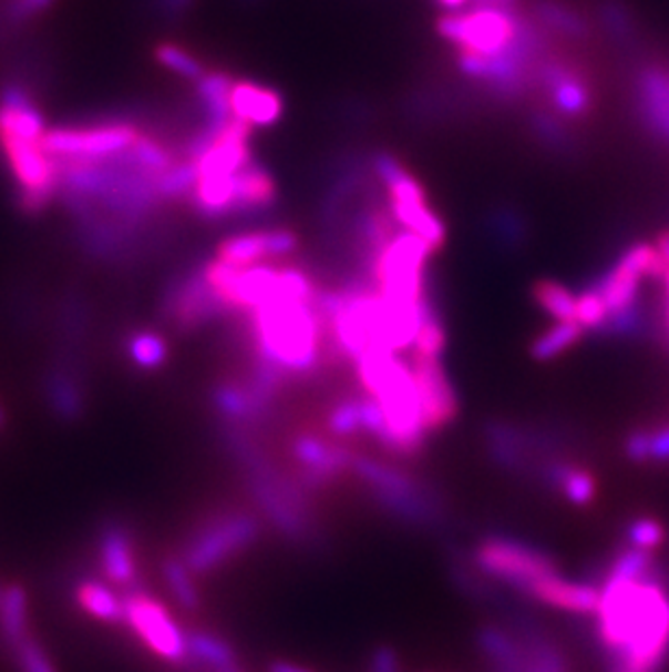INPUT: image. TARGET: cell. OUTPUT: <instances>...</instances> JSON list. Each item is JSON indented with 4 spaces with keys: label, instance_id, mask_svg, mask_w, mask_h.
Instances as JSON below:
<instances>
[{
    "label": "cell",
    "instance_id": "6da1fadb",
    "mask_svg": "<svg viewBox=\"0 0 669 672\" xmlns=\"http://www.w3.org/2000/svg\"><path fill=\"white\" fill-rule=\"evenodd\" d=\"M598 633L614 653V672H657L669 651V594L650 577H607L600 590Z\"/></svg>",
    "mask_w": 669,
    "mask_h": 672
},
{
    "label": "cell",
    "instance_id": "7a4b0ae2",
    "mask_svg": "<svg viewBox=\"0 0 669 672\" xmlns=\"http://www.w3.org/2000/svg\"><path fill=\"white\" fill-rule=\"evenodd\" d=\"M223 442L244 470L248 492L261 516L296 544L316 542L318 525L307 501V490L298 479L285 477L244 427L223 425Z\"/></svg>",
    "mask_w": 669,
    "mask_h": 672
},
{
    "label": "cell",
    "instance_id": "3957f363",
    "mask_svg": "<svg viewBox=\"0 0 669 672\" xmlns=\"http://www.w3.org/2000/svg\"><path fill=\"white\" fill-rule=\"evenodd\" d=\"M313 301H277L255 309V357L275 364L287 377L311 375L322 357L325 327Z\"/></svg>",
    "mask_w": 669,
    "mask_h": 672
},
{
    "label": "cell",
    "instance_id": "277c9868",
    "mask_svg": "<svg viewBox=\"0 0 669 672\" xmlns=\"http://www.w3.org/2000/svg\"><path fill=\"white\" fill-rule=\"evenodd\" d=\"M354 366L363 390L383 409L393 440V452L404 457L420 452L429 431L424 427L411 364L400 359L398 353L372 350Z\"/></svg>",
    "mask_w": 669,
    "mask_h": 672
},
{
    "label": "cell",
    "instance_id": "5b68a950",
    "mask_svg": "<svg viewBox=\"0 0 669 672\" xmlns=\"http://www.w3.org/2000/svg\"><path fill=\"white\" fill-rule=\"evenodd\" d=\"M350 472L363 481L374 503L393 518L413 527H435L444 520L440 495L411 472L357 452Z\"/></svg>",
    "mask_w": 669,
    "mask_h": 672
},
{
    "label": "cell",
    "instance_id": "8992f818",
    "mask_svg": "<svg viewBox=\"0 0 669 672\" xmlns=\"http://www.w3.org/2000/svg\"><path fill=\"white\" fill-rule=\"evenodd\" d=\"M261 538V520L248 511H224L196 527L181 560L198 574H209L248 551Z\"/></svg>",
    "mask_w": 669,
    "mask_h": 672
},
{
    "label": "cell",
    "instance_id": "52a82bcc",
    "mask_svg": "<svg viewBox=\"0 0 669 672\" xmlns=\"http://www.w3.org/2000/svg\"><path fill=\"white\" fill-rule=\"evenodd\" d=\"M435 253L420 235L406 231L390 237L377 253L372 271L377 289L391 301L418 303L424 298V264Z\"/></svg>",
    "mask_w": 669,
    "mask_h": 672
},
{
    "label": "cell",
    "instance_id": "ba28073f",
    "mask_svg": "<svg viewBox=\"0 0 669 672\" xmlns=\"http://www.w3.org/2000/svg\"><path fill=\"white\" fill-rule=\"evenodd\" d=\"M438 31L463 53L483 57L504 55L519 40L515 20L498 7H481L470 13H447L440 18Z\"/></svg>",
    "mask_w": 669,
    "mask_h": 672
},
{
    "label": "cell",
    "instance_id": "9c48e42d",
    "mask_svg": "<svg viewBox=\"0 0 669 672\" xmlns=\"http://www.w3.org/2000/svg\"><path fill=\"white\" fill-rule=\"evenodd\" d=\"M137 135L140 133L135 126L122 122L70 126L47 131L42 138V149L56 164L103 162L128 151Z\"/></svg>",
    "mask_w": 669,
    "mask_h": 672
},
{
    "label": "cell",
    "instance_id": "30bf717a",
    "mask_svg": "<svg viewBox=\"0 0 669 672\" xmlns=\"http://www.w3.org/2000/svg\"><path fill=\"white\" fill-rule=\"evenodd\" d=\"M472 563L487 577L508 583L511 588H517L524 592L526 586H531L537 579L557 574V563L542 553L539 549H533L524 542L511 540V538H487L483 540L474 553Z\"/></svg>",
    "mask_w": 669,
    "mask_h": 672
},
{
    "label": "cell",
    "instance_id": "8fae6325",
    "mask_svg": "<svg viewBox=\"0 0 669 672\" xmlns=\"http://www.w3.org/2000/svg\"><path fill=\"white\" fill-rule=\"evenodd\" d=\"M124 622L140 640L169 664H185V631L157 599L133 590L124 601Z\"/></svg>",
    "mask_w": 669,
    "mask_h": 672
},
{
    "label": "cell",
    "instance_id": "7c38bea8",
    "mask_svg": "<svg viewBox=\"0 0 669 672\" xmlns=\"http://www.w3.org/2000/svg\"><path fill=\"white\" fill-rule=\"evenodd\" d=\"M13 176L22 187V205L42 210L53 201L59 190V166L44 153L42 142L0 138Z\"/></svg>",
    "mask_w": 669,
    "mask_h": 672
},
{
    "label": "cell",
    "instance_id": "4fadbf2b",
    "mask_svg": "<svg viewBox=\"0 0 669 672\" xmlns=\"http://www.w3.org/2000/svg\"><path fill=\"white\" fill-rule=\"evenodd\" d=\"M668 273V259L661 255V251L657 246L635 244L619 257L614 271L600 281L598 292L603 294V298L609 307V314H615V312H621V309L635 305L639 283L644 277L666 279Z\"/></svg>",
    "mask_w": 669,
    "mask_h": 672
},
{
    "label": "cell",
    "instance_id": "5bb4252c",
    "mask_svg": "<svg viewBox=\"0 0 669 672\" xmlns=\"http://www.w3.org/2000/svg\"><path fill=\"white\" fill-rule=\"evenodd\" d=\"M409 364L420 394L424 427L429 434L440 431L450 422H454L459 414V398L447 377L446 368L440 357L424 355H413Z\"/></svg>",
    "mask_w": 669,
    "mask_h": 672
},
{
    "label": "cell",
    "instance_id": "9a60e30c",
    "mask_svg": "<svg viewBox=\"0 0 669 672\" xmlns=\"http://www.w3.org/2000/svg\"><path fill=\"white\" fill-rule=\"evenodd\" d=\"M291 457L298 466V483L309 490H320L350 470L354 452L311 434H302L291 442Z\"/></svg>",
    "mask_w": 669,
    "mask_h": 672
},
{
    "label": "cell",
    "instance_id": "2e32d148",
    "mask_svg": "<svg viewBox=\"0 0 669 672\" xmlns=\"http://www.w3.org/2000/svg\"><path fill=\"white\" fill-rule=\"evenodd\" d=\"M164 309L176 329L189 332L216 320L223 309L228 307L218 298L200 271L187 279L178 281V285L167 294Z\"/></svg>",
    "mask_w": 669,
    "mask_h": 672
},
{
    "label": "cell",
    "instance_id": "e0dca14e",
    "mask_svg": "<svg viewBox=\"0 0 669 672\" xmlns=\"http://www.w3.org/2000/svg\"><path fill=\"white\" fill-rule=\"evenodd\" d=\"M296 248H298L296 233L287 228H268V231H248L226 237L218 246L216 255L228 266L246 268L270 259L287 257Z\"/></svg>",
    "mask_w": 669,
    "mask_h": 672
},
{
    "label": "cell",
    "instance_id": "ac0fdd59",
    "mask_svg": "<svg viewBox=\"0 0 669 672\" xmlns=\"http://www.w3.org/2000/svg\"><path fill=\"white\" fill-rule=\"evenodd\" d=\"M277 396L257 388L255 384H218L212 393V403L216 414L224 420V425L237 427H255L266 422L272 414Z\"/></svg>",
    "mask_w": 669,
    "mask_h": 672
},
{
    "label": "cell",
    "instance_id": "d6986e66",
    "mask_svg": "<svg viewBox=\"0 0 669 672\" xmlns=\"http://www.w3.org/2000/svg\"><path fill=\"white\" fill-rule=\"evenodd\" d=\"M524 594L569 614H596L600 605V590L596 586L567 581L558 574L533 581L524 588Z\"/></svg>",
    "mask_w": 669,
    "mask_h": 672
},
{
    "label": "cell",
    "instance_id": "ffe728a7",
    "mask_svg": "<svg viewBox=\"0 0 669 672\" xmlns=\"http://www.w3.org/2000/svg\"><path fill=\"white\" fill-rule=\"evenodd\" d=\"M99 561L115 586H133L137 577L131 531L122 522H107L99 538Z\"/></svg>",
    "mask_w": 669,
    "mask_h": 672
},
{
    "label": "cell",
    "instance_id": "44dd1931",
    "mask_svg": "<svg viewBox=\"0 0 669 672\" xmlns=\"http://www.w3.org/2000/svg\"><path fill=\"white\" fill-rule=\"evenodd\" d=\"M485 447L496 466L508 472H517L531 464L537 442L513 422L494 420L485 429Z\"/></svg>",
    "mask_w": 669,
    "mask_h": 672
},
{
    "label": "cell",
    "instance_id": "7402d4cb",
    "mask_svg": "<svg viewBox=\"0 0 669 672\" xmlns=\"http://www.w3.org/2000/svg\"><path fill=\"white\" fill-rule=\"evenodd\" d=\"M230 115L250 126H270L282 115V99L275 90L239 81L230 90Z\"/></svg>",
    "mask_w": 669,
    "mask_h": 672
},
{
    "label": "cell",
    "instance_id": "603a6c76",
    "mask_svg": "<svg viewBox=\"0 0 669 672\" xmlns=\"http://www.w3.org/2000/svg\"><path fill=\"white\" fill-rule=\"evenodd\" d=\"M44 394L56 418L74 422L85 414L88 400L81 377L70 366H59L49 373L44 381Z\"/></svg>",
    "mask_w": 669,
    "mask_h": 672
},
{
    "label": "cell",
    "instance_id": "cb8c5ba5",
    "mask_svg": "<svg viewBox=\"0 0 669 672\" xmlns=\"http://www.w3.org/2000/svg\"><path fill=\"white\" fill-rule=\"evenodd\" d=\"M476 644L487 658L492 672H528L519 640L498 624L478 627Z\"/></svg>",
    "mask_w": 669,
    "mask_h": 672
},
{
    "label": "cell",
    "instance_id": "d4e9b609",
    "mask_svg": "<svg viewBox=\"0 0 669 672\" xmlns=\"http://www.w3.org/2000/svg\"><path fill=\"white\" fill-rule=\"evenodd\" d=\"M185 664H196L214 672H239L235 649L212 631H185Z\"/></svg>",
    "mask_w": 669,
    "mask_h": 672
},
{
    "label": "cell",
    "instance_id": "484cf974",
    "mask_svg": "<svg viewBox=\"0 0 669 672\" xmlns=\"http://www.w3.org/2000/svg\"><path fill=\"white\" fill-rule=\"evenodd\" d=\"M548 83L553 88V103L557 105L558 112L569 118H578L589 112L591 108L589 90L574 72L553 70L548 74Z\"/></svg>",
    "mask_w": 669,
    "mask_h": 672
},
{
    "label": "cell",
    "instance_id": "4316f807",
    "mask_svg": "<svg viewBox=\"0 0 669 672\" xmlns=\"http://www.w3.org/2000/svg\"><path fill=\"white\" fill-rule=\"evenodd\" d=\"M79 605L103 622H124V603L99 581H83L76 590Z\"/></svg>",
    "mask_w": 669,
    "mask_h": 672
},
{
    "label": "cell",
    "instance_id": "83f0119b",
    "mask_svg": "<svg viewBox=\"0 0 669 672\" xmlns=\"http://www.w3.org/2000/svg\"><path fill=\"white\" fill-rule=\"evenodd\" d=\"M0 631H2V638L9 649L27 635V594L20 586L2 588Z\"/></svg>",
    "mask_w": 669,
    "mask_h": 672
},
{
    "label": "cell",
    "instance_id": "f1b7e54d",
    "mask_svg": "<svg viewBox=\"0 0 669 672\" xmlns=\"http://www.w3.org/2000/svg\"><path fill=\"white\" fill-rule=\"evenodd\" d=\"M162 570H164L167 590L174 597V601L183 610H189V612L198 610L203 599H200V592L196 588L194 572L185 566V561L181 558H166L162 563Z\"/></svg>",
    "mask_w": 669,
    "mask_h": 672
},
{
    "label": "cell",
    "instance_id": "f546056e",
    "mask_svg": "<svg viewBox=\"0 0 669 672\" xmlns=\"http://www.w3.org/2000/svg\"><path fill=\"white\" fill-rule=\"evenodd\" d=\"M583 336V327L576 320L557 323L553 329L535 337L531 344V357L535 362H553L565 350H569Z\"/></svg>",
    "mask_w": 669,
    "mask_h": 672
},
{
    "label": "cell",
    "instance_id": "4dcf8cb0",
    "mask_svg": "<svg viewBox=\"0 0 669 672\" xmlns=\"http://www.w3.org/2000/svg\"><path fill=\"white\" fill-rule=\"evenodd\" d=\"M533 296L537 305L550 314L557 323L574 320L576 316V296L557 281L542 279L533 285Z\"/></svg>",
    "mask_w": 669,
    "mask_h": 672
},
{
    "label": "cell",
    "instance_id": "1f68e13d",
    "mask_svg": "<svg viewBox=\"0 0 669 672\" xmlns=\"http://www.w3.org/2000/svg\"><path fill=\"white\" fill-rule=\"evenodd\" d=\"M126 355L140 370H157L166 364L167 342L159 334L140 332L128 337Z\"/></svg>",
    "mask_w": 669,
    "mask_h": 672
},
{
    "label": "cell",
    "instance_id": "d6a6232c",
    "mask_svg": "<svg viewBox=\"0 0 669 672\" xmlns=\"http://www.w3.org/2000/svg\"><path fill=\"white\" fill-rule=\"evenodd\" d=\"M327 429L334 438L363 434V398H343L327 416Z\"/></svg>",
    "mask_w": 669,
    "mask_h": 672
},
{
    "label": "cell",
    "instance_id": "836d02e7",
    "mask_svg": "<svg viewBox=\"0 0 669 672\" xmlns=\"http://www.w3.org/2000/svg\"><path fill=\"white\" fill-rule=\"evenodd\" d=\"M155 57L157 61L172 70L174 74L183 77V79H189V81H200L207 70H205V63L196 55H192L187 49L178 47V44H172V42H162L157 49H155Z\"/></svg>",
    "mask_w": 669,
    "mask_h": 672
},
{
    "label": "cell",
    "instance_id": "e575fe53",
    "mask_svg": "<svg viewBox=\"0 0 669 672\" xmlns=\"http://www.w3.org/2000/svg\"><path fill=\"white\" fill-rule=\"evenodd\" d=\"M413 348H415V355H424V357H442V353L446 348V329L429 301L424 307V316H422L418 336L413 342Z\"/></svg>",
    "mask_w": 669,
    "mask_h": 672
},
{
    "label": "cell",
    "instance_id": "d590c367",
    "mask_svg": "<svg viewBox=\"0 0 669 672\" xmlns=\"http://www.w3.org/2000/svg\"><path fill=\"white\" fill-rule=\"evenodd\" d=\"M652 568H655V561H652L650 551L630 547L628 551L617 556V560L614 561V566L609 570V577L611 579H624V581H637V579L650 577Z\"/></svg>",
    "mask_w": 669,
    "mask_h": 672
},
{
    "label": "cell",
    "instance_id": "8d00e7d4",
    "mask_svg": "<svg viewBox=\"0 0 669 672\" xmlns=\"http://www.w3.org/2000/svg\"><path fill=\"white\" fill-rule=\"evenodd\" d=\"M609 318V307L603 298V294L598 292V287L594 289H587L583 292L578 298H576V316L574 320L583 327V329H598L607 323Z\"/></svg>",
    "mask_w": 669,
    "mask_h": 672
},
{
    "label": "cell",
    "instance_id": "74e56055",
    "mask_svg": "<svg viewBox=\"0 0 669 672\" xmlns=\"http://www.w3.org/2000/svg\"><path fill=\"white\" fill-rule=\"evenodd\" d=\"M11 653L20 672H55V666L44 653V649L29 633L11 646Z\"/></svg>",
    "mask_w": 669,
    "mask_h": 672
},
{
    "label": "cell",
    "instance_id": "f35d334b",
    "mask_svg": "<svg viewBox=\"0 0 669 672\" xmlns=\"http://www.w3.org/2000/svg\"><path fill=\"white\" fill-rule=\"evenodd\" d=\"M626 538L630 547L644 549V551H655L666 542V527L657 518H637L628 525Z\"/></svg>",
    "mask_w": 669,
    "mask_h": 672
},
{
    "label": "cell",
    "instance_id": "ab89813d",
    "mask_svg": "<svg viewBox=\"0 0 669 672\" xmlns=\"http://www.w3.org/2000/svg\"><path fill=\"white\" fill-rule=\"evenodd\" d=\"M624 452L635 464L650 461V431L648 429L630 431V436L624 442Z\"/></svg>",
    "mask_w": 669,
    "mask_h": 672
},
{
    "label": "cell",
    "instance_id": "60d3db41",
    "mask_svg": "<svg viewBox=\"0 0 669 672\" xmlns=\"http://www.w3.org/2000/svg\"><path fill=\"white\" fill-rule=\"evenodd\" d=\"M368 672H400V660L398 653L391 646H379L370 655V669Z\"/></svg>",
    "mask_w": 669,
    "mask_h": 672
},
{
    "label": "cell",
    "instance_id": "b9f144b4",
    "mask_svg": "<svg viewBox=\"0 0 669 672\" xmlns=\"http://www.w3.org/2000/svg\"><path fill=\"white\" fill-rule=\"evenodd\" d=\"M650 461L669 464V425L650 431Z\"/></svg>",
    "mask_w": 669,
    "mask_h": 672
},
{
    "label": "cell",
    "instance_id": "7bdbcfd3",
    "mask_svg": "<svg viewBox=\"0 0 669 672\" xmlns=\"http://www.w3.org/2000/svg\"><path fill=\"white\" fill-rule=\"evenodd\" d=\"M53 2H55V0H16V2L11 4V16H13L16 20H22V18H27V16H35V13L44 11V9H49Z\"/></svg>",
    "mask_w": 669,
    "mask_h": 672
},
{
    "label": "cell",
    "instance_id": "ee69618b",
    "mask_svg": "<svg viewBox=\"0 0 669 672\" xmlns=\"http://www.w3.org/2000/svg\"><path fill=\"white\" fill-rule=\"evenodd\" d=\"M270 672H311L302 666H296V664H289V662H272L270 664Z\"/></svg>",
    "mask_w": 669,
    "mask_h": 672
},
{
    "label": "cell",
    "instance_id": "f6af8a7d",
    "mask_svg": "<svg viewBox=\"0 0 669 672\" xmlns=\"http://www.w3.org/2000/svg\"><path fill=\"white\" fill-rule=\"evenodd\" d=\"M657 248L661 251V255L668 259L669 264V231H663L661 235H659V242H657Z\"/></svg>",
    "mask_w": 669,
    "mask_h": 672
},
{
    "label": "cell",
    "instance_id": "bcb514c9",
    "mask_svg": "<svg viewBox=\"0 0 669 672\" xmlns=\"http://www.w3.org/2000/svg\"><path fill=\"white\" fill-rule=\"evenodd\" d=\"M446 11H456V9H461L467 0H438Z\"/></svg>",
    "mask_w": 669,
    "mask_h": 672
},
{
    "label": "cell",
    "instance_id": "7dc6e473",
    "mask_svg": "<svg viewBox=\"0 0 669 672\" xmlns=\"http://www.w3.org/2000/svg\"><path fill=\"white\" fill-rule=\"evenodd\" d=\"M666 289H668V327H669V273L666 275Z\"/></svg>",
    "mask_w": 669,
    "mask_h": 672
},
{
    "label": "cell",
    "instance_id": "c3c4849f",
    "mask_svg": "<svg viewBox=\"0 0 669 672\" xmlns=\"http://www.w3.org/2000/svg\"><path fill=\"white\" fill-rule=\"evenodd\" d=\"M4 425V414H2V409H0V427Z\"/></svg>",
    "mask_w": 669,
    "mask_h": 672
}]
</instances>
